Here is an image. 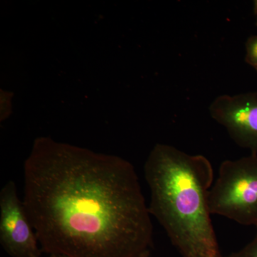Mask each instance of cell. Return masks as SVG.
<instances>
[{"label":"cell","mask_w":257,"mask_h":257,"mask_svg":"<svg viewBox=\"0 0 257 257\" xmlns=\"http://www.w3.org/2000/svg\"><path fill=\"white\" fill-rule=\"evenodd\" d=\"M23 204L43 252L143 257L153 225L135 167L50 138L37 139L24 167Z\"/></svg>","instance_id":"obj_1"},{"label":"cell","mask_w":257,"mask_h":257,"mask_svg":"<svg viewBox=\"0 0 257 257\" xmlns=\"http://www.w3.org/2000/svg\"><path fill=\"white\" fill-rule=\"evenodd\" d=\"M144 171L150 190L149 211L182 256L224 257L211 222L209 194L214 171L207 157L158 144Z\"/></svg>","instance_id":"obj_2"},{"label":"cell","mask_w":257,"mask_h":257,"mask_svg":"<svg viewBox=\"0 0 257 257\" xmlns=\"http://www.w3.org/2000/svg\"><path fill=\"white\" fill-rule=\"evenodd\" d=\"M209 206L216 214L257 229V155L225 160L211 187Z\"/></svg>","instance_id":"obj_3"},{"label":"cell","mask_w":257,"mask_h":257,"mask_svg":"<svg viewBox=\"0 0 257 257\" xmlns=\"http://www.w3.org/2000/svg\"><path fill=\"white\" fill-rule=\"evenodd\" d=\"M0 243L13 257L41 256L36 233L14 181L7 182L0 191Z\"/></svg>","instance_id":"obj_4"},{"label":"cell","mask_w":257,"mask_h":257,"mask_svg":"<svg viewBox=\"0 0 257 257\" xmlns=\"http://www.w3.org/2000/svg\"><path fill=\"white\" fill-rule=\"evenodd\" d=\"M209 110L238 146L257 155V92L217 96Z\"/></svg>","instance_id":"obj_5"},{"label":"cell","mask_w":257,"mask_h":257,"mask_svg":"<svg viewBox=\"0 0 257 257\" xmlns=\"http://www.w3.org/2000/svg\"><path fill=\"white\" fill-rule=\"evenodd\" d=\"M245 61L257 72V35H252L246 42Z\"/></svg>","instance_id":"obj_6"},{"label":"cell","mask_w":257,"mask_h":257,"mask_svg":"<svg viewBox=\"0 0 257 257\" xmlns=\"http://www.w3.org/2000/svg\"><path fill=\"white\" fill-rule=\"evenodd\" d=\"M224 257H257V234L254 239L242 249Z\"/></svg>","instance_id":"obj_7"},{"label":"cell","mask_w":257,"mask_h":257,"mask_svg":"<svg viewBox=\"0 0 257 257\" xmlns=\"http://www.w3.org/2000/svg\"><path fill=\"white\" fill-rule=\"evenodd\" d=\"M253 13L256 17V25L257 26V0L253 1Z\"/></svg>","instance_id":"obj_8"},{"label":"cell","mask_w":257,"mask_h":257,"mask_svg":"<svg viewBox=\"0 0 257 257\" xmlns=\"http://www.w3.org/2000/svg\"><path fill=\"white\" fill-rule=\"evenodd\" d=\"M41 257V256H40ZM49 257H69L67 256H65V255L63 254H57V253H52V254H50V256Z\"/></svg>","instance_id":"obj_9"},{"label":"cell","mask_w":257,"mask_h":257,"mask_svg":"<svg viewBox=\"0 0 257 257\" xmlns=\"http://www.w3.org/2000/svg\"><path fill=\"white\" fill-rule=\"evenodd\" d=\"M150 253H147V254L144 255L143 257H149L150 256Z\"/></svg>","instance_id":"obj_10"}]
</instances>
